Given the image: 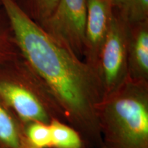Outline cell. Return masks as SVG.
I'll list each match as a JSON object with an SVG mask.
<instances>
[{
	"mask_svg": "<svg viewBox=\"0 0 148 148\" xmlns=\"http://www.w3.org/2000/svg\"><path fill=\"white\" fill-rule=\"evenodd\" d=\"M21 56L41 78L82 136L86 148H103L97 116L102 90L95 70L29 17L15 0H0Z\"/></svg>",
	"mask_w": 148,
	"mask_h": 148,
	"instance_id": "obj_1",
	"label": "cell"
},
{
	"mask_svg": "<svg viewBox=\"0 0 148 148\" xmlns=\"http://www.w3.org/2000/svg\"><path fill=\"white\" fill-rule=\"evenodd\" d=\"M103 148H148V82L127 79L97 108Z\"/></svg>",
	"mask_w": 148,
	"mask_h": 148,
	"instance_id": "obj_2",
	"label": "cell"
},
{
	"mask_svg": "<svg viewBox=\"0 0 148 148\" xmlns=\"http://www.w3.org/2000/svg\"><path fill=\"white\" fill-rule=\"evenodd\" d=\"M0 101L24 126L31 122L49 124L54 119L67 123L50 89L22 57L0 64Z\"/></svg>",
	"mask_w": 148,
	"mask_h": 148,
	"instance_id": "obj_3",
	"label": "cell"
},
{
	"mask_svg": "<svg viewBox=\"0 0 148 148\" xmlns=\"http://www.w3.org/2000/svg\"><path fill=\"white\" fill-rule=\"evenodd\" d=\"M127 58L128 51L123 30L112 15L96 66L102 99L117 89L127 79Z\"/></svg>",
	"mask_w": 148,
	"mask_h": 148,
	"instance_id": "obj_4",
	"label": "cell"
},
{
	"mask_svg": "<svg viewBox=\"0 0 148 148\" xmlns=\"http://www.w3.org/2000/svg\"><path fill=\"white\" fill-rule=\"evenodd\" d=\"M45 29L77 57L86 51V0H59Z\"/></svg>",
	"mask_w": 148,
	"mask_h": 148,
	"instance_id": "obj_5",
	"label": "cell"
},
{
	"mask_svg": "<svg viewBox=\"0 0 148 148\" xmlns=\"http://www.w3.org/2000/svg\"><path fill=\"white\" fill-rule=\"evenodd\" d=\"M111 16L109 0H86L85 56L86 63L95 71L98 56L108 31Z\"/></svg>",
	"mask_w": 148,
	"mask_h": 148,
	"instance_id": "obj_6",
	"label": "cell"
},
{
	"mask_svg": "<svg viewBox=\"0 0 148 148\" xmlns=\"http://www.w3.org/2000/svg\"><path fill=\"white\" fill-rule=\"evenodd\" d=\"M25 140L24 125L0 101V148H23Z\"/></svg>",
	"mask_w": 148,
	"mask_h": 148,
	"instance_id": "obj_7",
	"label": "cell"
},
{
	"mask_svg": "<svg viewBox=\"0 0 148 148\" xmlns=\"http://www.w3.org/2000/svg\"><path fill=\"white\" fill-rule=\"evenodd\" d=\"M128 75L130 78L147 81L148 79V32L143 29L138 33L128 52Z\"/></svg>",
	"mask_w": 148,
	"mask_h": 148,
	"instance_id": "obj_8",
	"label": "cell"
},
{
	"mask_svg": "<svg viewBox=\"0 0 148 148\" xmlns=\"http://www.w3.org/2000/svg\"><path fill=\"white\" fill-rule=\"evenodd\" d=\"M49 125L51 148H86L82 136L71 125L56 119Z\"/></svg>",
	"mask_w": 148,
	"mask_h": 148,
	"instance_id": "obj_9",
	"label": "cell"
},
{
	"mask_svg": "<svg viewBox=\"0 0 148 148\" xmlns=\"http://www.w3.org/2000/svg\"><path fill=\"white\" fill-rule=\"evenodd\" d=\"M27 141L36 148H51V132L49 124L31 122L25 126Z\"/></svg>",
	"mask_w": 148,
	"mask_h": 148,
	"instance_id": "obj_10",
	"label": "cell"
},
{
	"mask_svg": "<svg viewBox=\"0 0 148 148\" xmlns=\"http://www.w3.org/2000/svg\"><path fill=\"white\" fill-rule=\"evenodd\" d=\"M129 21H141L147 16L148 0H115Z\"/></svg>",
	"mask_w": 148,
	"mask_h": 148,
	"instance_id": "obj_11",
	"label": "cell"
},
{
	"mask_svg": "<svg viewBox=\"0 0 148 148\" xmlns=\"http://www.w3.org/2000/svg\"><path fill=\"white\" fill-rule=\"evenodd\" d=\"M16 47L13 37L0 19V64L16 56Z\"/></svg>",
	"mask_w": 148,
	"mask_h": 148,
	"instance_id": "obj_12",
	"label": "cell"
},
{
	"mask_svg": "<svg viewBox=\"0 0 148 148\" xmlns=\"http://www.w3.org/2000/svg\"><path fill=\"white\" fill-rule=\"evenodd\" d=\"M37 12L43 21L51 16L55 10L59 0H34Z\"/></svg>",
	"mask_w": 148,
	"mask_h": 148,
	"instance_id": "obj_13",
	"label": "cell"
},
{
	"mask_svg": "<svg viewBox=\"0 0 148 148\" xmlns=\"http://www.w3.org/2000/svg\"><path fill=\"white\" fill-rule=\"evenodd\" d=\"M23 148H36V147H33L32 145H30V144L29 143V142L27 141V140L26 138V140H25V143H24V145L23 146Z\"/></svg>",
	"mask_w": 148,
	"mask_h": 148,
	"instance_id": "obj_14",
	"label": "cell"
}]
</instances>
